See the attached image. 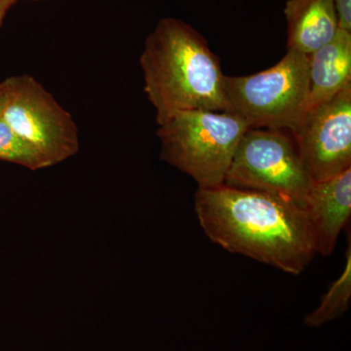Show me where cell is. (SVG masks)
<instances>
[{
  "instance_id": "obj_1",
  "label": "cell",
  "mask_w": 351,
  "mask_h": 351,
  "mask_svg": "<svg viewBox=\"0 0 351 351\" xmlns=\"http://www.w3.org/2000/svg\"><path fill=\"white\" fill-rule=\"evenodd\" d=\"M195 212L214 243L287 274H302L316 254L306 210L289 198L221 184L198 189Z\"/></svg>"
},
{
  "instance_id": "obj_2",
  "label": "cell",
  "mask_w": 351,
  "mask_h": 351,
  "mask_svg": "<svg viewBox=\"0 0 351 351\" xmlns=\"http://www.w3.org/2000/svg\"><path fill=\"white\" fill-rule=\"evenodd\" d=\"M140 64L158 125L182 110L232 113L219 57L184 21L159 20L145 39Z\"/></svg>"
},
{
  "instance_id": "obj_3",
  "label": "cell",
  "mask_w": 351,
  "mask_h": 351,
  "mask_svg": "<svg viewBox=\"0 0 351 351\" xmlns=\"http://www.w3.org/2000/svg\"><path fill=\"white\" fill-rule=\"evenodd\" d=\"M160 158L186 173L198 189L225 184L240 141L249 127L234 113L182 110L158 125Z\"/></svg>"
},
{
  "instance_id": "obj_4",
  "label": "cell",
  "mask_w": 351,
  "mask_h": 351,
  "mask_svg": "<svg viewBox=\"0 0 351 351\" xmlns=\"http://www.w3.org/2000/svg\"><path fill=\"white\" fill-rule=\"evenodd\" d=\"M225 90L232 113L249 129L293 133L307 110V55L287 50L276 66L265 71L251 75H225Z\"/></svg>"
},
{
  "instance_id": "obj_5",
  "label": "cell",
  "mask_w": 351,
  "mask_h": 351,
  "mask_svg": "<svg viewBox=\"0 0 351 351\" xmlns=\"http://www.w3.org/2000/svg\"><path fill=\"white\" fill-rule=\"evenodd\" d=\"M313 182L291 132L248 129L223 184L282 196L304 207Z\"/></svg>"
},
{
  "instance_id": "obj_6",
  "label": "cell",
  "mask_w": 351,
  "mask_h": 351,
  "mask_svg": "<svg viewBox=\"0 0 351 351\" xmlns=\"http://www.w3.org/2000/svg\"><path fill=\"white\" fill-rule=\"evenodd\" d=\"M0 117L43 157L49 167L80 151V131L73 115L34 76H11L1 82Z\"/></svg>"
},
{
  "instance_id": "obj_7",
  "label": "cell",
  "mask_w": 351,
  "mask_h": 351,
  "mask_svg": "<svg viewBox=\"0 0 351 351\" xmlns=\"http://www.w3.org/2000/svg\"><path fill=\"white\" fill-rule=\"evenodd\" d=\"M292 135L313 182L351 168V83L307 110Z\"/></svg>"
},
{
  "instance_id": "obj_8",
  "label": "cell",
  "mask_w": 351,
  "mask_h": 351,
  "mask_svg": "<svg viewBox=\"0 0 351 351\" xmlns=\"http://www.w3.org/2000/svg\"><path fill=\"white\" fill-rule=\"evenodd\" d=\"M315 253L329 256L351 214V168L313 182L304 203Z\"/></svg>"
},
{
  "instance_id": "obj_9",
  "label": "cell",
  "mask_w": 351,
  "mask_h": 351,
  "mask_svg": "<svg viewBox=\"0 0 351 351\" xmlns=\"http://www.w3.org/2000/svg\"><path fill=\"white\" fill-rule=\"evenodd\" d=\"M287 50L309 55L331 41L339 29L334 0H288Z\"/></svg>"
},
{
  "instance_id": "obj_10",
  "label": "cell",
  "mask_w": 351,
  "mask_h": 351,
  "mask_svg": "<svg viewBox=\"0 0 351 351\" xmlns=\"http://www.w3.org/2000/svg\"><path fill=\"white\" fill-rule=\"evenodd\" d=\"M307 64L309 110L351 83V32L339 27L331 41L307 55Z\"/></svg>"
},
{
  "instance_id": "obj_11",
  "label": "cell",
  "mask_w": 351,
  "mask_h": 351,
  "mask_svg": "<svg viewBox=\"0 0 351 351\" xmlns=\"http://www.w3.org/2000/svg\"><path fill=\"white\" fill-rule=\"evenodd\" d=\"M345 269L341 276L332 284L323 297L320 306L307 316L306 322L311 326H320L328 321L336 319L345 313L351 299V244L348 240Z\"/></svg>"
},
{
  "instance_id": "obj_12",
  "label": "cell",
  "mask_w": 351,
  "mask_h": 351,
  "mask_svg": "<svg viewBox=\"0 0 351 351\" xmlns=\"http://www.w3.org/2000/svg\"><path fill=\"white\" fill-rule=\"evenodd\" d=\"M0 160L23 166L32 171L49 168L43 156L23 140L0 117Z\"/></svg>"
},
{
  "instance_id": "obj_13",
  "label": "cell",
  "mask_w": 351,
  "mask_h": 351,
  "mask_svg": "<svg viewBox=\"0 0 351 351\" xmlns=\"http://www.w3.org/2000/svg\"><path fill=\"white\" fill-rule=\"evenodd\" d=\"M341 29L351 32V0H334Z\"/></svg>"
},
{
  "instance_id": "obj_14",
  "label": "cell",
  "mask_w": 351,
  "mask_h": 351,
  "mask_svg": "<svg viewBox=\"0 0 351 351\" xmlns=\"http://www.w3.org/2000/svg\"><path fill=\"white\" fill-rule=\"evenodd\" d=\"M19 0H0V29L3 25L7 14Z\"/></svg>"
},
{
  "instance_id": "obj_15",
  "label": "cell",
  "mask_w": 351,
  "mask_h": 351,
  "mask_svg": "<svg viewBox=\"0 0 351 351\" xmlns=\"http://www.w3.org/2000/svg\"><path fill=\"white\" fill-rule=\"evenodd\" d=\"M2 103H3V87L0 82V110H1Z\"/></svg>"
},
{
  "instance_id": "obj_16",
  "label": "cell",
  "mask_w": 351,
  "mask_h": 351,
  "mask_svg": "<svg viewBox=\"0 0 351 351\" xmlns=\"http://www.w3.org/2000/svg\"><path fill=\"white\" fill-rule=\"evenodd\" d=\"M32 1H40V0H32Z\"/></svg>"
}]
</instances>
